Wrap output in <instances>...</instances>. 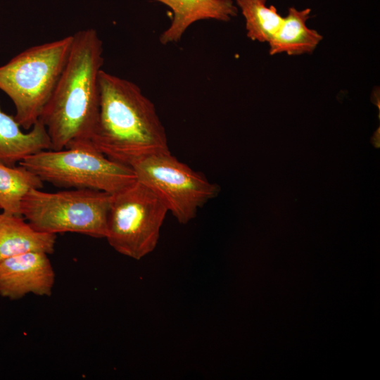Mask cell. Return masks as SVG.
Returning <instances> with one entry per match:
<instances>
[{
    "instance_id": "cell-15",
    "label": "cell",
    "mask_w": 380,
    "mask_h": 380,
    "mask_svg": "<svg viewBox=\"0 0 380 380\" xmlns=\"http://www.w3.org/2000/svg\"><path fill=\"white\" fill-rule=\"evenodd\" d=\"M258 1H261V2H262V3H264V4H266V1H267V0H258Z\"/></svg>"
},
{
    "instance_id": "cell-4",
    "label": "cell",
    "mask_w": 380,
    "mask_h": 380,
    "mask_svg": "<svg viewBox=\"0 0 380 380\" xmlns=\"http://www.w3.org/2000/svg\"><path fill=\"white\" fill-rule=\"evenodd\" d=\"M19 164L44 182L68 189H88L113 194L137 180L131 167L110 160L91 140L74 141L61 150H44Z\"/></svg>"
},
{
    "instance_id": "cell-5",
    "label": "cell",
    "mask_w": 380,
    "mask_h": 380,
    "mask_svg": "<svg viewBox=\"0 0 380 380\" xmlns=\"http://www.w3.org/2000/svg\"><path fill=\"white\" fill-rule=\"evenodd\" d=\"M110 198V194L88 189H32L22 201L21 215L40 232L105 238Z\"/></svg>"
},
{
    "instance_id": "cell-2",
    "label": "cell",
    "mask_w": 380,
    "mask_h": 380,
    "mask_svg": "<svg viewBox=\"0 0 380 380\" xmlns=\"http://www.w3.org/2000/svg\"><path fill=\"white\" fill-rule=\"evenodd\" d=\"M72 36L66 64L39 118L52 150L65 148L74 141L91 140L99 116L103 42L91 28Z\"/></svg>"
},
{
    "instance_id": "cell-3",
    "label": "cell",
    "mask_w": 380,
    "mask_h": 380,
    "mask_svg": "<svg viewBox=\"0 0 380 380\" xmlns=\"http://www.w3.org/2000/svg\"><path fill=\"white\" fill-rule=\"evenodd\" d=\"M73 36L31 46L0 66V89L13 101L16 121L31 129L50 99L68 61Z\"/></svg>"
},
{
    "instance_id": "cell-11",
    "label": "cell",
    "mask_w": 380,
    "mask_h": 380,
    "mask_svg": "<svg viewBox=\"0 0 380 380\" xmlns=\"http://www.w3.org/2000/svg\"><path fill=\"white\" fill-rule=\"evenodd\" d=\"M56 234L35 229L22 216L0 214V262L15 255L54 251Z\"/></svg>"
},
{
    "instance_id": "cell-14",
    "label": "cell",
    "mask_w": 380,
    "mask_h": 380,
    "mask_svg": "<svg viewBox=\"0 0 380 380\" xmlns=\"http://www.w3.org/2000/svg\"><path fill=\"white\" fill-rule=\"evenodd\" d=\"M245 18L246 35L253 41L269 42L279 30L282 17L274 6L258 0H235Z\"/></svg>"
},
{
    "instance_id": "cell-7",
    "label": "cell",
    "mask_w": 380,
    "mask_h": 380,
    "mask_svg": "<svg viewBox=\"0 0 380 380\" xmlns=\"http://www.w3.org/2000/svg\"><path fill=\"white\" fill-rule=\"evenodd\" d=\"M131 167L137 180L150 189L182 224L194 219L199 208L215 197L220 187L170 152L147 156Z\"/></svg>"
},
{
    "instance_id": "cell-8",
    "label": "cell",
    "mask_w": 380,
    "mask_h": 380,
    "mask_svg": "<svg viewBox=\"0 0 380 380\" xmlns=\"http://www.w3.org/2000/svg\"><path fill=\"white\" fill-rule=\"evenodd\" d=\"M56 274L48 254L29 252L0 262V296L10 300L27 294L50 296Z\"/></svg>"
},
{
    "instance_id": "cell-13",
    "label": "cell",
    "mask_w": 380,
    "mask_h": 380,
    "mask_svg": "<svg viewBox=\"0 0 380 380\" xmlns=\"http://www.w3.org/2000/svg\"><path fill=\"white\" fill-rule=\"evenodd\" d=\"M43 184L37 175L24 166H10L0 162V208L4 213L22 216L23 198L32 189H42Z\"/></svg>"
},
{
    "instance_id": "cell-9",
    "label": "cell",
    "mask_w": 380,
    "mask_h": 380,
    "mask_svg": "<svg viewBox=\"0 0 380 380\" xmlns=\"http://www.w3.org/2000/svg\"><path fill=\"white\" fill-rule=\"evenodd\" d=\"M173 12L170 25L160 35L162 44L179 42L187 28L201 20L223 22L237 15L238 7L232 0H157Z\"/></svg>"
},
{
    "instance_id": "cell-6",
    "label": "cell",
    "mask_w": 380,
    "mask_h": 380,
    "mask_svg": "<svg viewBox=\"0 0 380 380\" xmlns=\"http://www.w3.org/2000/svg\"><path fill=\"white\" fill-rule=\"evenodd\" d=\"M167 213L158 197L136 180L111 194L105 239L120 254L141 260L156 248Z\"/></svg>"
},
{
    "instance_id": "cell-10",
    "label": "cell",
    "mask_w": 380,
    "mask_h": 380,
    "mask_svg": "<svg viewBox=\"0 0 380 380\" xmlns=\"http://www.w3.org/2000/svg\"><path fill=\"white\" fill-rule=\"evenodd\" d=\"M14 117L0 106V162L13 166L27 157L51 149L46 127L39 119L29 132H24Z\"/></svg>"
},
{
    "instance_id": "cell-1",
    "label": "cell",
    "mask_w": 380,
    "mask_h": 380,
    "mask_svg": "<svg viewBox=\"0 0 380 380\" xmlns=\"http://www.w3.org/2000/svg\"><path fill=\"white\" fill-rule=\"evenodd\" d=\"M97 122L91 138L110 160L131 167L170 152L165 129L153 103L135 83L101 70Z\"/></svg>"
},
{
    "instance_id": "cell-12",
    "label": "cell",
    "mask_w": 380,
    "mask_h": 380,
    "mask_svg": "<svg viewBox=\"0 0 380 380\" xmlns=\"http://www.w3.org/2000/svg\"><path fill=\"white\" fill-rule=\"evenodd\" d=\"M310 13L309 8L298 10L293 6L289 8L279 30L268 42L270 55L286 53L294 56L312 53L315 51L322 36L307 27Z\"/></svg>"
}]
</instances>
